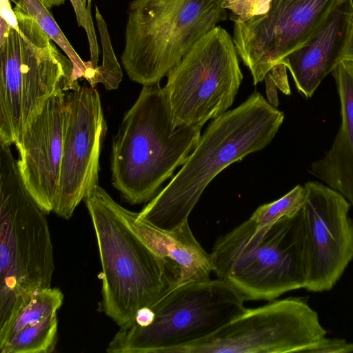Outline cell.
<instances>
[{
	"label": "cell",
	"mask_w": 353,
	"mask_h": 353,
	"mask_svg": "<svg viewBox=\"0 0 353 353\" xmlns=\"http://www.w3.org/2000/svg\"><path fill=\"white\" fill-rule=\"evenodd\" d=\"M283 120V112L254 92L212 119L179 171L139 216L166 230L188 221L210 182L230 164L270 144Z\"/></svg>",
	"instance_id": "cell-1"
},
{
	"label": "cell",
	"mask_w": 353,
	"mask_h": 353,
	"mask_svg": "<svg viewBox=\"0 0 353 353\" xmlns=\"http://www.w3.org/2000/svg\"><path fill=\"white\" fill-rule=\"evenodd\" d=\"M203 124L174 128L160 83L143 85L113 138L111 181L132 205L150 201L196 147Z\"/></svg>",
	"instance_id": "cell-2"
},
{
	"label": "cell",
	"mask_w": 353,
	"mask_h": 353,
	"mask_svg": "<svg viewBox=\"0 0 353 353\" xmlns=\"http://www.w3.org/2000/svg\"><path fill=\"white\" fill-rule=\"evenodd\" d=\"M84 200L102 268L101 310L120 327L173 289L179 270L143 242L122 217L119 203L99 185Z\"/></svg>",
	"instance_id": "cell-3"
},
{
	"label": "cell",
	"mask_w": 353,
	"mask_h": 353,
	"mask_svg": "<svg viewBox=\"0 0 353 353\" xmlns=\"http://www.w3.org/2000/svg\"><path fill=\"white\" fill-rule=\"evenodd\" d=\"M10 146L0 143V325L23 296L51 286L55 267L46 214L28 190Z\"/></svg>",
	"instance_id": "cell-4"
},
{
	"label": "cell",
	"mask_w": 353,
	"mask_h": 353,
	"mask_svg": "<svg viewBox=\"0 0 353 353\" xmlns=\"http://www.w3.org/2000/svg\"><path fill=\"white\" fill-rule=\"evenodd\" d=\"M213 272L245 301H273L304 288L305 268L301 210L254 232L247 219L215 242Z\"/></svg>",
	"instance_id": "cell-5"
},
{
	"label": "cell",
	"mask_w": 353,
	"mask_h": 353,
	"mask_svg": "<svg viewBox=\"0 0 353 353\" xmlns=\"http://www.w3.org/2000/svg\"><path fill=\"white\" fill-rule=\"evenodd\" d=\"M223 0H132L121 61L129 79L159 83L205 34L228 18Z\"/></svg>",
	"instance_id": "cell-6"
},
{
	"label": "cell",
	"mask_w": 353,
	"mask_h": 353,
	"mask_svg": "<svg viewBox=\"0 0 353 353\" xmlns=\"http://www.w3.org/2000/svg\"><path fill=\"white\" fill-rule=\"evenodd\" d=\"M19 30L0 46V143L15 145L61 83L68 90L73 65L29 15L14 8Z\"/></svg>",
	"instance_id": "cell-7"
},
{
	"label": "cell",
	"mask_w": 353,
	"mask_h": 353,
	"mask_svg": "<svg viewBox=\"0 0 353 353\" xmlns=\"http://www.w3.org/2000/svg\"><path fill=\"white\" fill-rule=\"evenodd\" d=\"M244 302L231 285L218 278L176 285L150 306L154 312L150 325H122L106 351L172 353L216 332L246 310Z\"/></svg>",
	"instance_id": "cell-8"
},
{
	"label": "cell",
	"mask_w": 353,
	"mask_h": 353,
	"mask_svg": "<svg viewBox=\"0 0 353 353\" xmlns=\"http://www.w3.org/2000/svg\"><path fill=\"white\" fill-rule=\"evenodd\" d=\"M243 76L231 34L216 26L167 74L173 125L205 124L232 105Z\"/></svg>",
	"instance_id": "cell-9"
},
{
	"label": "cell",
	"mask_w": 353,
	"mask_h": 353,
	"mask_svg": "<svg viewBox=\"0 0 353 353\" xmlns=\"http://www.w3.org/2000/svg\"><path fill=\"white\" fill-rule=\"evenodd\" d=\"M326 333L306 299L288 297L246 308L209 337L172 353L305 352Z\"/></svg>",
	"instance_id": "cell-10"
},
{
	"label": "cell",
	"mask_w": 353,
	"mask_h": 353,
	"mask_svg": "<svg viewBox=\"0 0 353 353\" xmlns=\"http://www.w3.org/2000/svg\"><path fill=\"white\" fill-rule=\"evenodd\" d=\"M343 1L272 0L263 14L245 21L234 17L233 41L254 85L309 41Z\"/></svg>",
	"instance_id": "cell-11"
},
{
	"label": "cell",
	"mask_w": 353,
	"mask_h": 353,
	"mask_svg": "<svg viewBox=\"0 0 353 353\" xmlns=\"http://www.w3.org/2000/svg\"><path fill=\"white\" fill-rule=\"evenodd\" d=\"M301 210L305 268L304 288L314 292L333 288L353 260L351 204L340 192L317 181L304 184Z\"/></svg>",
	"instance_id": "cell-12"
},
{
	"label": "cell",
	"mask_w": 353,
	"mask_h": 353,
	"mask_svg": "<svg viewBox=\"0 0 353 353\" xmlns=\"http://www.w3.org/2000/svg\"><path fill=\"white\" fill-rule=\"evenodd\" d=\"M63 154L53 212L69 219L99 181V158L107 132L97 89L86 84L65 92Z\"/></svg>",
	"instance_id": "cell-13"
},
{
	"label": "cell",
	"mask_w": 353,
	"mask_h": 353,
	"mask_svg": "<svg viewBox=\"0 0 353 353\" xmlns=\"http://www.w3.org/2000/svg\"><path fill=\"white\" fill-rule=\"evenodd\" d=\"M61 83L14 145L24 183L40 208L53 212L63 154L65 91Z\"/></svg>",
	"instance_id": "cell-14"
},
{
	"label": "cell",
	"mask_w": 353,
	"mask_h": 353,
	"mask_svg": "<svg viewBox=\"0 0 353 353\" xmlns=\"http://www.w3.org/2000/svg\"><path fill=\"white\" fill-rule=\"evenodd\" d=\"M353 17V0H343L317 32L279 63L291 73L298 91L310 98L340 62Z\"/></svg>",
	"instance_id": "cell-15"
},
{
	"label": "cell",
	"mask_w": 353,
	"mask_h": 353,
	"mask_svg": "<svg viewBox=\"0 0 353 353\" xmlns=\"http://www.w3.org/2000/svg\"><path fill=\"white\" fill-rule=\"evenodd\" d=\"M122 217L143 242L159 256L179 268L176 285L210 279L214 270L211 253L194 236L188 221L170 230L159 228L119 204Z\"/></svg>",
	"instance_id": "cell-16"
},
{
	"label": "cell",
	"mask_w": 353,
	"mask_h": 353,
	"mask_svg": "<svg viewBox=\"0 0 353 353\" xmlns=\"http://www.w3.org/2000/svg\"><path fill=\"white\" fill-rule=\"evenodd\" d=\"M308 171L340 192L353 207V118L341 117L331 148Z\"/></svg>",
	"instance_id": "cell-17"
},
{
	"label": "cell",
	"mask_w": 353,
	"mask_h": 353,
	"mask_svg": "<svg viewBox=\"0 0 353 353\" xmlns=\"http://www.w3.org/2000/svg\"><path fill=\"white\" fill-rule=\"evenodd\" d=\"M63 301L57 288H43L23 296L8 319L0 325V347L24 327L57 313Z\"/></svg>",
	"instance_id": "cell-18"
},
{
	"label": "cell",
	"mask_w": 353,
	"mask_h": 353,
	"mask_svg": "<svg viewBox=\"0 0 353 353\" xmlns=\"http://www.w3.org/2000/svg\"><path fill=\"white\" fill-rule=\"evenodd\" d=\"M10 1L32 17L71 61L73 65V73L68 90H74L79 86L78 79L80 78H84L88 81L94 70L90 62H84L80 58L57 23L49 9L40 0Z\"/></svg>",
	"instance_id": "cell-19"
},
{
	"label": "cell",
	"mask_w": 353,
	"mask_h": 353,
	"mask_svg": "<svg viewBox=\"0 0 353 353\" xmlns=\"http://www.w3.org/2000/svg\"><path fill=\"white\" fill-rule=\"evenodd\" d=\"M57 313L41 321L28 325L6 344L0 347L1 353H50L57 341Z\"/></svg>",
	"instance_id": "cell-20"
},
{
	"label": "cell",
	"mask_w": 353,
	"mask_h": 353,
	"mask_svg": "<svg viewBox=\"0 0 353 353\" xmlns=\"http://www.w3.org/2000/svg\"><path fill=\"white\" fill-rule=\"evenodd\" d=\"M306 196L304 185H297L280 199L259 206L248 219L254 232L269 228L278 221L298 213Z\"/></svg>",
	"instance_id": "cell-21"
},
{
	"label": "cell",
	"mask_w": 353,
	"mask_h": 353,
	"mask_svg": "<svg viewBox=\"0 0 353 353\" xmlns=\"http://www.w3.org/2000/svg\"><path fill=\"white\" fill-rule=\"evenodd\" d=\"M95 19L103 51L101 65L93 70L88 83L95 87L102 83L107 90L117 89L122 79V70L117 59L111 43L106 22L97 6L95 7Z\"/></svg>",
	"instance_id": "cell-22"
},
{
	"label": "cell",
	"mask_w": 353,
	"mask_h": 353,
	"mask_svg": "<svg viewBox=\"0 0 353 353\" xmlns=\"http://www.w3.org/2000/svg\"><path fill=\"white\" fill-rule=\"evenodd\" d=\"M70 1L74 10L79 26L83 27L86 32L90 52V62L92 68L95 69L99 66V48L91 17V4H86L83 0Z\"/></svg>",
	"instance_id": "cell-23"
},
{
	"label": "cell",
	"mask_w": 353,
	"mask_h": 353,
	"mask_svg": "<svg viewBox=\"0 0 353 353\" xmlns=\"http://www.w3.org/2000/svg\"><path fill=\"white\" fill-rule=\"evenodd\" d=\"M272 0H223L222 6L241 20L266 13Z\"/></svg>",
	"instance_id": "cell-24"
},
{
	"label": "cell",
	"mask_w": 353,
	"mask_h": 353,
	"mask_svg": "<svg viewBox=\"0 0 353 353\" xmlns=\"http://www.w3.org/2000/svg\"><path fill=\"white\" fill-rule=\"evenodd\" d=\"M309 353H351L353 352V343L345 339L325 336L306 349Z\"/></svg>",
	"instance_id": "cell-25"
},
{
	"label": "cell",
	"mask_w": 353,
	"mask_h": 353,
	"mask_svg": "<svg viewBox=\"0 0 353 353\" xmlns=\"http://www.w3.org/2000/svg\"><path fill=\"white\" fill-rule=\"evenodd\" d=\"M269 72L276 87L284 94H290V90L288 81L286 66L281 63H279L274 65Z\"/></svg>",
	"instance_id": "cell-26"
},
{
	"label": "cell",
	"mask_w": 353,
	"mask_h": 353,
	"mask_svg": "<svg viewBox=\"0 0 353 353\" xmlns=\"http://www.w3.org/2000/svg\"><path fill=\"white\" fill-rule=\"evenodd\" d=\"M10 0H0V17L16 30H19L18 19L14 8H12Z\"/></svg>",
	"instance_id": "cell-27"
},
{
	"label": "cell",
	"mask_w": 353,
	"mask_h": 353,
	"mask_svg": "<svg viewBox=\"0 0 353 353\" xmlns=\"http://www.w3.org/2000/svg\"><path fill=\"white\" fill-rule=\"evenodd\" d=\"M264 81L266 86V94L269 103L274 107L277 108L279 105L278 95L276 92V85L272 80V78L268 72L265 77Z\"/></svg>",
	"instance_id": "cell-28"
},
{
	"label": "cell",
	"mask_w": 353,
	"mask_h": 353,
	"mask_svg": "<svg viewBox=\"0 0 353 353\" xmlns=\"http://www.w3.org/2000/svg\"><path fill=\"white\" fill-rule=\"evenodd\" d=\"M353 61V17L348 36L341 55L340 61Z\"/></svg>",
	"instance_id": "cell-29"
},
{
	"label": "cell",
	"mask_w": 353,
	"mask_h": 353,
	"mask_svg": "<svg viewBox=\"0 0 353 353\" xmlns=\"http://www.w3.org/2000/svg\"><path fill=\"white\" fill-rule=\"evenodd\" d=\"M10 26L9 24L0 17V46L6 41L10 32Z\"/></svg>",
	"instance_id": "cell-30"
},
{
	"label": "cell",
	"mask_w": 353,
	"mask_h": 353,
	"mask_svg": "<svg viewBox=\"0 0 353 353\" xmlns=\"http://www.w3.org/2000/svg\"><path fill=\"white\" fill-rule=\"evenodd\" d=\"M41 2L48 8L59 6L64 3L65 0H40Z\"/></svg>",
	"instance_id": "cell-31"
},
{
	"label": "cell",
	"mask_w": 353,
	"mask_h": 353,
	"mask_svg": "<svg viewBox=\"0 0 353 353\" xmlns=\"http://www.w3.org/2000/svg\"><path fill=\"white\" fill-rule=\"evenodd\" d=\"M85 1L88 4H91L92 0H83Z\"/></svg>",
	"instance_id": "cell-32"
}]
</instances>
